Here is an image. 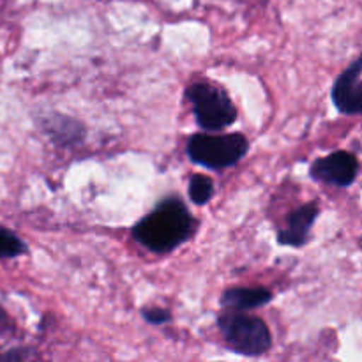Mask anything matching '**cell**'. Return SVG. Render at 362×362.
I'll return each instance as SVG.
<instances>
[{
	"label": "cell",
	"mask_w": 362,
	"mask_h": 362,
	"mask_svg": "<svg viewBox=\"0 0 362 362\" xmlns=\"http://www.w3.org/2000/svg\"><path fill=\"white\" fill-rule=\"evenodd\" d=\"M362 59H356L332 85L331 98L334 106L343 115H359L362 112V90H361Z\"/></svg>",
	"instance_id": "cell-6"
},
{
	"label": "cell",
	"mask_w": 362,
	"mask_h": 362,
	"mask_svg": "<svg viewBox=\"0 0 362 362\" xmlns=\"http://www.w3.org/2000/svg\"><path fill=\"white\" fill-rule=\"evenodd\" d=\"M198 221L180 198L168 197L140 219L131 235L151 253L165 255L182 246L194 235Z\"/></svg>",
	"instance_id": "cell-1"
},
{
	"label": "cell",
	"mask_w": 362,
	"mask_h": 362,
	"mask_svg": "<svg viewBox=\"0 0 362 362\" xmlns=\"http://www.w3.org/2000/svg\"><path fill=\"white\" fill-rule=\"evenodd\" d=\"M187 158L204 168L225 170L243 161L250 152V141L243 133L193 134L186 145Z\"/></svg>",
	"instance_id": "cell-2"
},
{
	"label": "cell",
	"mask_w": 362,
	"mask_h": 362,
	"mask_svg": "<svg viewBox=\"0 0 362 362\" xmlns=\"http://www.w3.org/2000/svg\"><path fill=\"white\" fill-rule=\"evenodd\" d=\"M41 129L57 147L73 148L83 144L85 126L80 120L64 113L52 112L41 120Z\"/></svg>",
	"instance_id": "cell-8"
},
{
	"label": "cell",
	"mask_w": 362,
	"mask_h": 362,
	"mask_svg": "<svg viewBox=\"0 0 362 362\" xmlns=\"http://www.w3.org/2000/svg\"><path fill=\"white\" fill-rule=\"evenodd\" d=\"M218 329L221 331L226 346L237 356H264L272 346L269 325L262 318L244 315L243 311L228 310L226 313L219 315Z\"/></svg>",
	"instance_id": "cell-3"
},
{
	"label": "cell",
	"mask_w": 362,
	"mask_h": 362,
	"mask_svg": "<svg viewBox=\"0 0 362 362\" xmlns=\"http://www.w3.org/2000/svg\"><path fill=\"white\" fill-rule=\"evenodd\" d=\"M187 101L193 105L194 120L207 133L226 129L237 120L235 105L223 87L209 81H194L186 88Z\"/></svg>",
	"instance_id": "cell-4"
},
{
	"label": "cell",
	"mask_w": 362,
	"mask_h": 362,
	"mask_svg": "<svg viewBox=\"0 0 362 362\" xmlns=\"http://www.w3.org/2000/svg\"><path fill=\"white\" fill-rule=\"evenodd\" d=\"M272 299H274L272 293L262 286H235L223 292L219 304L225 310L251 311L267 306Z\"/></svg>",
	"instance_id": "cell-9"
},
{
	"label": "cell",
	"mask_w": 362,
	"mask_h": 362,
	"mask_svg": "<svg viewBox=\"0 0 362 362\" xmlns=\"http://www.w3.org/2000/svg\"><path fill=\"white\" fill-rule=\"evenodd\" d=\"M318 214H320V209H318L317 202L304 204L293 212H290L285 228L278 230V237H276L278 243L288 247L306 246Z\"/></svg>",
	"instance_id": "cell-7"
},
{
	"label": "cell",
	"mask_w": 362,
	"mask_h": 362,
	"mask_svg": "<svg viewBox=\"0 0 362 362\" xmlns=\"http://www.w3.org/2000/svg\"><path fill=\"white\" fill-rule=\"evenodd\" d=\"M27 244L9 228L0 226V260L21 257L27 253Z\"/></svg>",
	"instance_id": "cell-11"
},
{
	"label": "cell",
	"mask_w": 362,
	"mask_h": 362,
	"mask_svg": "<svg viewBox=\"0 0 362 362\" xmlns=\"http://www.w3.org/2000/svg\"><path fill=\"white\" fill-rule=\"evenodd\" d=\"M311 179L336 187H350L359 175V159L349 151H336L315 159L310 168Z\"/></svg>",
	"instance_id": "cell-5"
},
{
	"label": "cell",
	"mask_w": 362,
	"mask_h": 362,
	"mask_svg": "<svg viewBox=\"0 0 362 362\" xmlns=\"http://www.w3.org/2000/svg\"><path fill=\"white\" fill-rule=\"evenodd\" d=\"M141 317H144V320L147 324L152 325H165L172 322V313L168 310H165V308H144L141 310Z\"/></svg>",
	"instance_id": "cell-12"
},
{
	"label": "cell",
	"mask_w": 362,
	"mask_h": 362,
	"mask_svg": "<svg viewBox=\"0 0 362 362\" xmlns=\"http://www.w3.org/2000/svg\"><path fill=\"white\" fill-rule=\"evenodd\" d=\"M187 193H189L191 202L194 205H207L209 202L214 198V182L211 177L202 175V173H194L189 177V184H187Z\"/></svg>",
	"instance_id": "cell-10"
}]
</instances>
